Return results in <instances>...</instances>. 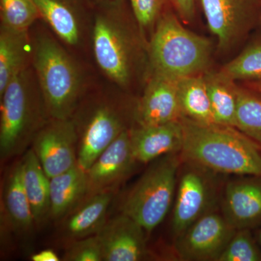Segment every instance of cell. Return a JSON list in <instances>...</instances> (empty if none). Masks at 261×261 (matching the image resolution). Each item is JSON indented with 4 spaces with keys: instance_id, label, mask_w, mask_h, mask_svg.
Wrapping results in <instances>:
<instances>
[{
    "instance_id": "cell-24",
    "label": "cell",
    "mask_w": 261,
    "mask_h": 261,
    "mask_svg": "<svg viewBox=\"0 0 261 261\" xmlns=\"http://www.w3.org/2000/svg\"><path fill=\"white\" fill-rule=\"evenodd\" d=\"M40 17L53 32L69 45L78 44L81 39L80 24L73 9L63 0H33Z\"/></svg>"
},
{
    "instance_id": "cell-7",
    "label": "cell",
    "mask_w": 261,
    "mask_h": 261,
    "mask_svg": "<svg viewBox=\"0 0 261 261\" xmlns=\"http://www.w3.org/2000/svg\"><path fill=\"white\" fill-rule=\"evenodd\" d=\"M78 135V164L87 171L103 151L129 129L126 111L113 99H99L71 117Z\"/></svg>"
},
{
    "instance_id": "cell-23",
    "label": "cell",
    "mask_w": 261,
    "mask_h": 261,
    "mask_svg": "<svg viewBox=\"0 0 261 261\" xmlns=\"http://www.w3.org/2000/svg\"><path fill=\"white\" fill-rule=\"evenodd\" d=\"M204 77L216 123L236 128L238 87L220 71Z\"/></svg>"
},
{
    "instance_id": "cell-33",
    "label": "cell",
    "mask_w": 261,
    "mask_h": 261,
    "mask_svg": "<svg viewBox=\"0 0 261 261\" xmlns=\"http://www.w3.org/2000/svg\"><path fill=\"white\" fill-rule=\"evenodd\" d=\"M250 88L251 89L250 91L261 97V81L250 82Z\"/></svg>"
},
{
    "instance_id": "cell-6",
    "label": "cell",
    "mask_w": 261,
    "mask_h": 261,
    "mask_svg": "<svg viewBox=\"0 0 261 261\" xmlns=\"http://www.w3.org/2000/svg\"><path fill=\"white\" fill-rule=\"evenodd\" d=\"M93 50L99 68L113 82L129 85L138 58V44L125 20L116 12L104 11L94 20Z\"/></svg>"
},
{
    "instance_id": "cell-17",
    "label": "cell",
    "mask_w": 261,
    "mask_h": 261,
    "mask_svg": "<svg viewBox=\"0 0 261 261\" xmlns=\"http://www.w3.org/2000/svg\"><path fill=\"white\" fill-rule=\"evenodd\" d=\"M1 220L4 227L27 238L37 227L23 184L21 159L8 170L2 188Z\"/></svg>"
},
{
    "instance_id": "cell-25",
    "label": "cell",
    "mask_w": 261,
    "mask_h": 261,
    "mask_svg": "<svg viewBox=\"0 0 261 261\" xmlns=\"http://www.w3.org/2000/svg\"><path fill=\"white\" fill-rule=\"evenodd\" d=\"M236 128L261 146V97L238 87Z\"/></svg>"
},
{
    "instance_id": "cell-13",
    "label": "cell",
    "mask_w": 261,
    "mask_h": 261,
    "mask_svg": "<svg viewBox=\"0 0 261 261\" xmlns=\"http://www.w3.org/2000/svg\"><path fill=\"white\" fill-rule=\"evenodd\" d=\"M129 130L123 132L87 170V197L103 192H115L132 173L137 162L132 153Z\"/></svg>"
},
{
    "instance_id": "cell-1",
    "label": "cell",
    "mask_w": 261,
    "mask_h": 261,
    "mask_svg": "<svg viewBox=\"0 0 261 261\" xmlns=\"http://www.w3.org/2000/svg\"><path fill=\"white\" fill-rule=\"evenodd\" d=\"M180 120L184 130L182 161L219 174L261 176V146L238 128Z\"/></svg>"
},
{
    "instance_id": "cell-14",
    "label": "cell",
    "mask_w": 261,
    "mask_h": 261,
    "mask_svg": "<svg viewBox=\"0 0 261 261\" xmlns=\"http://www.w3.org/2000/svg\"><path fill=\"white\" fill-rule=\"evenodd\" d=\"M178 80L152 72L134 111L137 126L163 124L181 118Z\"/></svg>"
},
{
    "instance_id": "cell-5",
    "label": "cell",
    "mask_w": 261,
    "mask_h": 261,
    "mask_svg": "<svg viewBox=\"0 0 261 261\" xmlns=\"http://www.w3.org/2000/svg\"><path fill=\"white\" fill-rule=\"evenodd\" d=\"M181 154H166L150 163L125 197L121 213L135 220L150 233L169 212L174 201Z\"/></svg>"
},
{
    "instance_id": "cell-2",
    "label": "cell",
    "mask_w": 261,
    "mask_h": 261,
    "mask_svg": "<svg viewBox=\"0 0 261 261\" xmlns=\"http://www.w3.org/2000/svg\"><path fill=\"white\" fill-rule=\"evenodd\" d=\"M28 68L15 75L0 94V157L2 161L21 155L49 119L39 84Z\"/></svg>"
},
{
    "instance_id": "cell-31",
    "label": "cell",
    "mask_w": 261,
    "mask_h": 261,
    "mask_svg": "<svg viewBox=\"0 0 261 261\" xmlns=\"http://www.w3.org/2000/svg\"><path fill=\"white\" fill-rule=\"evenodd\" d=\"M178 16L186 23H191L195 16V0H169Z\"/></svg>"
},
{
    "instance_id": "cell-26",
    "label": "cell",
    "mask_w": 261,
    "mask_h": 261,
    "mask_svg": "<svg viewBox=\"0 0 261 261\" xmlns=\"http://www.w3.org/2000/svg\"><path fill=\"white\" fill-rule=\"evenodd\" d=\"M220 72L233 82L261 81V37L250 43Z\"/></svg>"
},
{
    "instance_id": "cell-8",
    "label": "cell",
    "mask_w": 261,
    "mask_h": 261,
    "mask_svg": "<svg viewBox=\"0 0 261 261\" xmlns=\"http://www.w3.org/2000/svg\"><path fill=\"white\" fill-rule=\"evenodd\" d=\"M218 174L195 163L182 161L171 221L175 238L203 215L214 210L219 199Z\"/></svg>"
},
{
    "instance_id": "cell-12",
    "label": "cell",
    "mask_w": 261,
    "mask_h": 261,
    "mask_svg": "<svg viewBox=\"0 0 261 261\" xmlns=\"http://www.w3.org/2000/svg\"><path fill=\"white\" fill-rule=\"evenodd\" d=\"M145 233L140 224L123 213L107 220L97 233L102 246L103 261L148 260Z\"/></svg>"
},
{
    "instance_id": "cell-11",
    "label": "cell",
    "mask_w": 261,
    "mask_h": 261,
    "mask_svg": "<svg viewBox=\"0 0 261 261\" xmlns=\"http://www.w3.org/2000/svg\"><path fill=\"white\" fill-rule=\"evenodd\" d=\"M207 25L227 50L249 32L261 18V0H200Z\"/></svg>"
},
{
    "instance_id": "cell-18",
    "label": "cell",
    "mask_w": 261,
    "mask_h": 261,
    "mask_svg": "<svg viewBox=\"0 0 261 261\" xmlns=\"http://www.w3.org/2000/svg\"><path fill=\"white\" fill-rule=\"evenodd\" d=\"M114 194L103 192L86 197L62 219L63 236L71 241L96 234L107 221L106 216Z\"/></svg>"
},
{
    "instance_id": "cell-10",
    "label": "cell",
    "mask_w": 261,
    "mask_h": 261,
    "mask_svg": "<svg viewBox=\"0 0 261 261\" xmlns=\"http://www.w3.org/2000/svg\"><path fill=\"white\" fill-rule=\"evenodd\" d=\"M31 148L49 178L78 164V135L73 118L49 120L34 137Z\"/></svg>"
},
{
    "instance_id": "cell-22",
    "label": "cell",
    "mask_w": 261,
    "mask_h": 261,
    "mask_svg": "<svg viewBox=\"0 0 261 261\" xmlns=\"http://www.w3.org/2000/svg\"><path fill=\"white\" fill-rule=\"evenodd\" d=\"M178 92L181 118L202 124L216 123L204 75H190L180 79L178 80Z\"/></svg>"
},
{
    "instance_id": "cell-32",
    "label": "cell",
    "mask_w": 261,
    "mask_h": 261,
    "mask_svg": "<svg viewBox=\"0 0 261 261\" xmlns=\"http://www.w3.org/2000/svg\"><path fill=\"white\" fill-rule=\"evenodd\" d=\"M32 260L33 261H59L61 259L54 250L47 249L34 254L32 256Z\"/></svg>"
},
{
    "instance_id": "cell-15",
    "label": "cell",
    "mask_w": 261,
    "mask_h": 261,
    "mask_svg": "<svg viewBox=\"0 0 261 261\" xmlns=\"http://www.w3.org/2000/svg\"><path fill=\"white\" fill-rule=\"evenodd\" d=\"M221 211L236 230L261 224V176H247L231 180L223 190Z\"/></svg>"
},
{
    "instance_id": "cell-16",
    "label": "cell",
    "mask_w": 261,
    "mask_h": 261,
    "mask_svg": "<svg viewBox=\"0 0 261 261\" xmlns=\"http://www.w3.org/2000/svg\"><path fill=\"white\" fill-rule=\"evenodd\" d=\"M180 119L163 124L130 128V145L136 162L147 164L166 154L179 153L184 142Z\"/></svg>"
},
{
    "instance_id": "cell-4",
    "label": "cell",
    "mask_w": 261,
    "mask_h": 261,
    "mask_svg": "<svg viewBox=\"0 0 261 261\" xmlns=\"http://www.w3.org/2000/svg\"><path fill=\"white\" fill-rule=\"evenodd\" d=\"M148 44L152 72L176 80L201 74L208 65L212 51L208 39L190 32L174 13L166 10Z\"/></svg>"
},
{
    "instance_id": "cell-9",
    "label": "cell",
    "mask_w": 261,
    "mask_h": 261,
    "mask_svg": "<svg viewBox=\"0 0 261 261\" xmlns=\"http://www.w3.org/2000/svg\"><path fill=\"white\" fill-rule=\"evenodd\" d=\"M236 231L214 209L175 238V252L181 260L218 261Z\"/></svg>"
},
{
    "instance_id": "cell-20",
    "label": "cell",
    "mask_w": 261,
    "mask_h": 261,
    "mask_svg": "<svg viewBox=\"0 0 261 261\" xmlns=\"http://www.w3.org/2000/svg\"><path fill=\"white\" fill-rule=\"evenodd\" d=\"M21 162L23 187L38 227L50 218L49 178L31 147L22 156Z\"/></svg>"
},
{
    "instance_id": "cell-30",
    "label": "cell",
    "mask_w": 261,
    "mask_h": 261,
    "mask_svg": "<svg viewBox=\"0 0 261 261\" xmlns=\"http://www.w3.org/2000/svg\"><path fill=\"white\" fill-rule=\"evenodd\" d=\"M62 260L103 261L102 246L97 233L70 241L67 245Z\"/></svg>"
},
{
    "instance_id": "cell-3",
    "label": "cell",
    "mask_w": 261,
    "mask_h": 261,
    "mask_svg": "<svg viewBox=\"0 0 261 261\" xmlns=\"http://www.w3.org/2000/svg\"><path fill=\"white\" fill-rule=\"evenodd\" d=\"M33 64L47 116L51 119L73 116L82 95V76L65 49L47 34L32 45Z\"/></svg>"
},
{
    "instance_id": "cell-27",
    "label": "cell",
    "mask_w": 261,
    "mask_h": 261,
    "mask_svg": "<svg viewBox=\"0 0 261 261\" xmlns=\"http://www.w3.org/2000/svg\"><path fill=\"white\" fill-rule=\"evenodd\" d=\"M0 15L1 25L18 32H28L40 17L33 0H0Z\"/></svg>"
},
{
    "instance_id": "cell-34",
    "label": "cell",
    "mask_w": 261,
    "mask_h": 261,
    "mask_svg": "<svg viewBox=\"0 0 261 261\" xmlns=\"http://www.w3.org/2000/svg\"><path fill=\"white\" fill-rule=\"evenodd\" d=\"M257 243L261 248V230L259 231L258 235H257Z\"/></svg>"
},
{
    "instance_id": "cell-29",
    "label": "cell",
    "mask_w": 261,
    "mask_h": 261,
    "mask_svg": "<svg viewBox=\"0 0 261 261\" xmlns=\"http://www.w3.org/2000/svg\"><path fill=\"white\" fill-rule=\"evenodd\" d=\"M136 21L140 29L142 39L147 34L152 36L156 24L163 12L166 10V3L169 0H128ZM150 39V38H149Z\"/></svg>"
},
{
    "instance_id": "cell-19",
    "label": "cell",
    "mask_w": 261,
    "mask_h": 261,
    "mask_svg": "<svg viewBox=\"0 0 261 261\" xmlns=\"http://www.w3.org/2000/svg\"><path fill=\"white\" fill-rule=\"evenodd\" d=\"M50 219L62 220L88 195L87 171L77 164L66 172L49 178Z\"/></svg>"
},
{
    "instance_id": "cell-21",
    "label": "cell",
    "mask_w": 261,
    "mask_h": 261,
    "mask_svg": "<svg viewBox=\"0 0 261 261\" xmlns=\"http://www.w3.org/2000/svg\"><path fill=\"white\" fill-rule=\"evenodd\" d=\"M28 32H18L1 25L0 29V94L8 84L27 68Z\"/></svg>"
},
{
    "instance_id": "cell-35",
    "label": "cell",
    "mask_w": 261,
    "mask_h": 261,
    "mask_svg": "<svg viewBox=\"0 0 261 261\" xmlns=\"http://www.w3.org/2000/svg\"><path fill=\"white\" fill-rule=\"evenodd\" d=\"M95 1H98V2H107V1H110V0H95Z\"/></svg>"
},
{
    "instance_id": "cell-28",
    "label": "cell",
    "mask_w": 261,
    "mask_h": 261,
    "mask_svg": "<svg viewBox=\"0 0 261 261\" xmlns=\"http://www.w3.org/2000/svg\"><path fill=\"white\" fill-rule=\"evenodd\" d=\"M218 261H261V248L250 229L237 230Z\"/></svg>"
}]
</instances>
